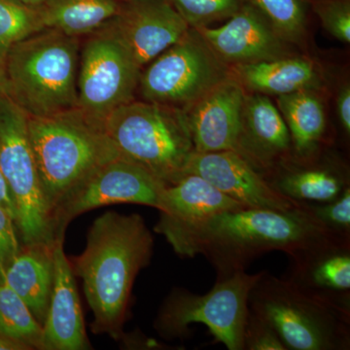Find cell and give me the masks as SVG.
<instances>
[{
  "instance_id": "cell-24",
  "label": "cell",
  "mask_w": 350,
  "mask_h": 350,
  "mask_svg": "<svg viewBox=\"0 0 350 350\" xmlns=\"http://www.w3.org/2000/svg\"><path fill=\"white\" fill-rule=\"evenodd\" d=\"M282 169L269 183L280 194L301 202H327L349 187L344 172L328 165H292L280 163Z\"/></svg>"
},
{
  "instance_id": "cell-17",
  "label": "cell",
  "mask_w": 350,
  "mask_h": 350,
  "mask_svg": "<svg viewBox=\"0 0 350 350\" xmlns=\"http://www.w3.org/2000/svg\"><path fill=\"white\" fill-rule=\"evenodd\" d=\"M55 244V280L47 317L42 325V350L92 349L88 338L75 275L64 248Z\"/></svg>"
},
{
  "instance_id": "cell-31",
  "label": "cell",
  "mask_w": 350,
  "mask_h": 350,
  "mask_svg": "<svg viewBox=\"0 0 350 350\" xmlns=\"http://www.w3.org/2000/svg\"><path fill=\"white\" fill-rule=\"evenodd\" d=\"M244 350H287L275 328L256 313H248L243 335Z\"/></svg>"
},
{
  "instance_id": "cell-15",
  "label": "cell",
  "mask_w": 350,
  "mask_h": 350,
  "mask_svg": "<svg viewBox=\"0 0 350 350\" xmlns=\"http://www.w3.org/2000/svg\"><path fill=\"white\" fill-rule=\"evenodd\" d=\"M244 100V88L229 77L186 108L195 152L239 153Z\"/></svg>"
},
{
  "instance_id": "cell-16",
  "label": "cell",
  "mask_w": 350,
  "mask_h": 350,
  "mask_svg": "<svg viewBox=\"0 0 350 350\" xmlns=\"http://www.w3.org/2000/svg\"><path fill=\"white\" fill-rule=\"evenodd\" d=\"M195 29L225 64L271 61L285 55L283 39L253 5L241 6L222 27Z\"/></svg>"
},
{
  "instance_id": "cell-35",
  "label": "cell",
  "mask_w": 350,
  "mask_h": 350,
  "mask_svg": "<svg viewBox=\"0 0 350 350\" xmlns=\"http://www.w3.org/2000/svg\"><path fill=\"white\" fill-rule=\"evenodd\" d=\"M0 350H29L25 345L0 335Z\"/></svg>"
},
{
  "instance_id": "cell-2",
  "label": "cell",
  "mask_w": 350,
  "mask_h": 350,
  "mask_svg": "<svg viewBox=\"0 0 350 350\" xmlns=\"http://www.w3.org/2000/svg\"><path fill=\"white\" fill-rule=\"evenodd\" d=\"M335 237L340 236L320 224L305 202L290 211H224L191 230L172 250L181 257L202 255L215 269L217 278H223L245 271L265 253L283 251L292 256Z\"/></svg>"
},
{
  "instance_id": "cell-1",
  "label": "cell",
  "mask_w": 350,
  "mask_h": 350,
  "mask_svg": "<svg viewBox=\"0 0 350 350\" xmlns=\"http://www.w3.org/2000/svg\"><path fill=\"white\" fill-rule=\"evenodd\" d=\"M153 250V236L139 214L107 211L94 221L85 250L69 260L82 280L94 334L123 338L133 284L150 265Z\"/></svg>"
},
{
  "instance_id": "cell-12",
  "label": "cell",
  "mask_w": 350,
  "mask_h": 350,
  "mask_svg": "<svg viewBox=\"0 0 350 350\" xmlns=\"http://www.w3.org/2000/svg\"><path fill=\"white\" fill-rule=\"evenodd\" d=\"M107 25L142 69L191 29L170 0L121 1L118 13Z\"/></svg>"
},
{
  "instance_id": "cell-37",
  "label": "cell",
  "mask_w": 350,
  "mask_h": 350,
  "mask_svg": "<svg viewBox=\"0 0 350 350\" xmlns=\"http://www.w3.org/2000/svg\"><path fill=\"white\" fill-rule=\"evenodd\" d=\"M21 1L25 2V3L29 4V5L39 6L44 0H21Z\"/></svg>"
},
{
  "instance_id": "cell-29",
  "label": "cell",
  "mask_w": 350,
  "mask_h": 350,
  "mask_svg": "<svg viewBox=\"0 0 350 350\" xmlns=\"http://www.w3.org/2000/svg\"><path fill=\"white\" fill-rule=\"evenodd\" d=\"M306 208L329 232L350 238V187L336 199L319 204L306 202Z\"/></svg>"
},
{
  "instance_id": "cell-8",
  "label": "cell",
  "mask_w": 350,
  "mask_h": 350,
  "mask_svg": "<svg viewBox=\"0 0 350 350\" xmlns=\"http://www.w3.org/2000/svg\"><path fill=\"white\" fill-rule=\"evenodd\" d=\"M0 167L15 204L16 226L23 243H55L29 142L27 116L5 93L0 94Z\"/></svg>"
},
{
  "instance_id": "cell-9",
  "label": "cell",
  "mask_w": 350,
  "mask_h": 350,
  "mask_svg": "<svg viewBox=\"0 0 350 350\" xmlns=\"http://www.w3.org/2000/svg\"><path fill=\"white\" fill-rule=\"evenodd\" d=\"M145 66L137 87L144 100L183 110L231 77L195 29Z\"/></svg>"
},
{
  "instance_id": "cell-20",
  "label": "cell",
  "mask_w": 350,
  "mask_h": 350,
  "mask_svg": "<svg viewBox=\"0 0 350 350\" xmlns=\"http://www.w3.org/2000/svg\"><path fill=\"white\" fill-rule=\"evenodd\" d=\"M55 244L56 241L23 244L4 278L3 282L19 295L41 326L54 288Z\"/></svg>"
},
{
  "instance_id": "cell-7",
  "label": "cell",
  "mask_w": 350,
  "mask_h": 350,
  "mask_svg": "<svg viewBox=\"0 0 350 350\" xmlns=\"http://www.w3.org/2000/svg\"><path fill=\"white\" fill-rule=\"evenodd\" d=\"M262 273L241 271L217 278L213 289L204 295L174 288L159 310L154 328L165 340H183L191 337L190 325L204 324L216 342L228 349L244 350L248 298Z\"/></svg>"
},
{
  "instance_id": "cell-4",
  "label": "cell",
  "mask_w": 350,
  "mask_h": 350,
  "mask_svg": "<svg viewBox=\"0 0 350 350\" xmlns=\"http://www.w3.org/2000/svg\"><path fill=\"white\" fill-rule=\"evenodd\" d=\"M248 306L275 328L287 350L350 349V294L319 293L264 271Z\"/></svg>"
},
{
  "instance_id": "cell-14",
  "label": "cell",
  "mask_w": 350,
  "mask_h": 350,
  "mask_svg": "<svg viewBox=\"0 0 350 350\" xmlns=\"http://www.w3.org/2000/svg\"><path fill=\"white\" fill-rule=\"evenodd\" d=\"M246 208L199 175L189 174L165 186L159 200L160 213L154 231L174 247L191 230L219 213Z\"/></svg>"
},
{
  "instance_id": "cell-10",
  "label": "cell",
  "mask_w": 350,
  "mask_h": 350,
  "mask_svg": "<svg viewBox=\"0 0 350 350\" xmlns=\"http://www.w3.org/2000/svg\"><path fill=\"white\" fill-rule=\"evenodd\" d=\"M85 38L78 66V108L103 126L113 110L135 100L142 68L107 25Z\"/></svg>"
},
{
  "instance_id": "cell-32",
  "label": "cell",
  "mask_w": 350,
  "mask_h": 350,
  "mask_svg": "<svg viewBox=\"0 0 350 350\" xmlns=\"http://www.w3.org/2000/svg\"><path fill=\"white\" fill-rule=\"evenodd\" d=\"M15 221L0 206V282L21 250Z\"/></svg>"
},
{
  "instance_id": "cell-25",
  "label": "cell",
  "mask_w": 350,
  "mask_h": 350,
  "mask_svg": "<svg viewBox=\"0 0 350 350\" xmlns=\"http://www.w3.org/2000/svg\"><path fill=\"white\" fill-rule=\"evenodd\" d=\"M0 335L29 350H42V326L19 295L4 282H0Z\"/></svg>"
},
{
  "instance_id": "cell-38",
  "label": "cell",
  "mask_w": 350,
  "mask_h": 350,
  "mask_svg": "<svg viewBox=\"0 0 350 350\" xmlns=\"http://www.w3.org/2000/svg\"><path fill=\"white\" fill-rule=\"evenodd\" d=\"M121 1H126V0H121Z\"/></svg>"
},
{
  "instance_id": "cell-21",
  "label": "cell",
  "mask_w": 350,
  "mask_h": 350,
  "mask_svg": "<svg viewBox=\"0 0 350 350\" xmlns=\"http://www.w3.org/2000/svg\"><path fill=\"white\" fill-rule=\"evenodd\" d=\"M241 86L262 94L282 96L317 89L321 79L314 64L303 57H280L271 61L238 64L232 68Z\"/></svg>"
},
{
  "instance_id": "cell-19",
  "label": "cell",
  "mask_w": 350,
  "mask_h": 350,
  "mask_svg": "<svg viewBox=\"0 0 350 350\" xmlns=\"http://www.w3.org/2000/svg\"><path fill=\"white\" fill-rule=\"evenodd\" d=\"M289 258L292 282L322 294H350V238L335 237Z\"/></svg>"
},
{
  "instance_id": "cell-23",
  "label": "cell",
  "mask_w": 350,
  "mask_h": 350,
  "mask_svg": "<svg viewBox=\"0 0 350 350\" xmlns=\"http://www.w3.org/2000/svg\"><path fill=\"white\" fill-rule=\"evenodd\" d=\"M278 105L299 160L314 155L326 128L325 112L319 96L310 90H304L278 96Z\"/></svg>"
},
{
  "instance_id": "cell-33",
  "label": "cell",
  "mask_w": 350,
  "mask_h": 350,
  "mask_svg": "<svg viewBox=\"0 0 350 350\" xmlns=\"http://www.w3.org/2000/svg\"><path fill=\"white\" fill-rule=\"evenodd\" d=\"M337 114L342 130L347 135L350 133V88L345 85L337 96Z\"/></svg>"
},
{
  "instance_id": "cell-3",
  "label": "cell",
  "mask_w": 350,
  "mask_h": 350,
  "mask_svg": "<svg viewBox=\"0 0 350 350\" xmlns=\"http://www.w3.org/2000/svg\"><path fill=\"white\" fill-rule=\"evenodd\" d=\"M27 130L51 222L57 208L94 172L120 157L103 126L79 108L27 117Z\"/></svg>"
},
{
  "instance_id": "cell-34",
  "label": "cell",
  "mask_w": 350,
  "mask_h": 350,
  "mask_svg": "<svg viewBox=\"0 0 350 350\" xmlns=\"http://www.w3.org/2000/svg\"><path fill=\"white\" fill-rule=\"evenodd\" d=\"M0 206L12 217L16 223V217H17V215H16L15 204H14L12 196H11L5 179H4L1 167H0Z\"/></svg>"
},
{
  "instance_id": "cell-28",
  "label": "cell",
  "mask_w": 350,
  "mask_h": 350,
  "mask_svg": "<svg viewBox=\"0 0 350 350\" xmlns=\"http://www.w3.org/2000/svg\"><path fill=\"white\" fill-rule=\"evenodd\" d=\"M191 29L207 27L216 21L231 18L241 7V0H170Z\"/></svg>"
},
{
  "instance_id": "cell-18",
  "label": "cell",
  "mask_w": 350,
  "mask_h": 350,
  "mask_svg": "<svg viewBox=\"0 0 350 350\" xmlns=\"http://www.w3.org/2000/svg\"><path fill=\"white\" fill-rule=\"evenodd\" d=\"M292 150L289 131L282 113L268 96H246L239 154L264 175V170L284 162Z\"/></svg>"
},
{
  "instance_id": "cell-30",
  "label": "cell",
  "mask_w": 350,
  "mask_h": 350,
  "mask_svg": "<svg viewBox=\"0 0 350 350\" xmlns=\"http://www.w3.org/2000/svg\"><path fill=\"white\" fill-rule=\"evenodd\" d=\"M324 29L340 42L350 43L349 0H322L314 5Z\"/></svg>"
},
{
  "instance_id": "cell-13",
  "label": "cell",
  "mask_w": 350,
  "mask_h": 350,
  "mask_svg": "<svg viewBox=\"0 0 350 350\" xmlns=\"http://www.w3.org/2000/svg\"><path fill=\"white\" fill-rule=\"evenodd\" d=\"M189 174L199 175L246 208L290 211L305 204L280 194L261 172L234 151L194 152L186 167L185 175Z\"/></svg>"
},
{
  "instance_id": "cell-6",
  "label": "cell",
  "mask_w": 350,
  "mask_h": 350,
  "mask_svg": "<svg viewBox=\"0 0 350 350\" xmlns=\"http://www.w3.org/2000/svg\"><path fill=\"white\" fill-rule=\"evenodd\" d=\"M120 157L172 185L185 176L195 152L185 110L148 101L126 103L103 120Z\"/></svg>"
},
{
  "instance_id": "cell-11",
  "label": "cell",
  "mask_w": 350,
  "mask_h": 350,
  "mask_svg": "<svg viewBox=\"0 0 350 350\" xmlns=\"http://www.w3.org/2000/svg\"><path fill=\"white\" fill-rule=\"evenodd\" d=\"M165 187L139 165L121 157L114 159L94 172L57 208L52 219L55 239H64L73 219L100 207L135 204L158 208Z\"/></svg>"
},
{
  "instance_id": "cell-26",
  "label": "cell",
  "mask_w": 350,
  "mask_h": 350,
  "mask_svg": "<svg viewBox=\"0 0 350 350\" xmlns=\"http://www.w3.org/2000/svg\"><path fill=\"white\" fill-rule=\"evenodd\" d=\"M42 29L38 6L21 0H0V56L5 57L15 44Z\"/></svg>"
},
{
  "instance_id": "cell-36",
  "label": "cell",
  "mask_w": 350,
  "mask_h": 350,
  "mask_svg": "<svg viewBox=\"0 0 350 350\" xmlns=\"http://www.w3.org/2000/svg\"><path fill=\"white\" fill-rule=\"evenodd\" d=\"M5 93V57L0 56V94Z\"/></svg>"
},
{
  "instance_id": "cell-22",
  "label": "cell",
  "mask_w": 350,
  "mask_h": 350,
  "mask_svg": "<svg viewBox=\"0 0 350 350\" xmlns=\"http://www.w3.org/2000/svg\"><path fill=\"white\" fill-rule=\"evenodd\" d=\"M120 7L121 0H44L38 9L43 29L81 38L105 27Z\"/></svg>"
},
{
  "instance_id": "cell-5",
  "label": "cell",
  "mask_w": 350,
  "mask_h": 350,
  "mask_svg": "<svg viewBox=\"0 0 350 350\" xmlns=\"http://www.w3.org/2000/svg\"><path fill=\"white\" fill-rule=\"evenodd\" d=\"M81 38L44 29L5 56V94L31 118L78 108Z\"/></svg>"
},
{
  "instance_id": "cell-27",
  "label": "cell",
  "mask_w": 350,
  "mask_h": 350,
  "mask_svg": "<svg viewBox=\"0 0 350 350\" xmlns=\"http://www.w3.org/2000/svg\"><path fill=\"white\" fill-rule=\"evenodd\" d=\"M273 31L282 39L296 40L305 29V6L301 0H251Z\"/></svg>"
}]
</instances>
